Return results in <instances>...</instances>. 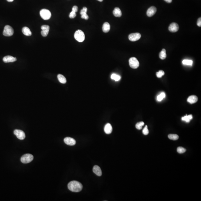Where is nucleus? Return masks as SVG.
<instances>
[{
    "mask_svg": "<svg viewBox=\"0 0 201 201\" xmlns=\"http://www.w3.org/2000/svg\"><path fill=\"white\" fill-rule=\"evenodd\" d=\"M193 116L192 115H186L184 117H182L181 120L183 121H185L187 122H189L190 121L193 119Z\"/></svg>",
    "mask_w": 201,
    "mask_h": 201,
    "instance_id": "nucleus-22",
    "label": "nucleus"
},
{
    "mask_svg": "<svg viewBox=\"0 0 201 201\" xmlns=\"http://www.w3.org/2000/svg\"><path fill=\"white\" fill-rule=\"evenodd\" d=\"M144 125V122H138L136 125V127L137 129L141 130Z\"/></svg>",
    "mask_w": 201,
    "mask_h": 201,
    "instance_id": "nucleus-28",
    "label": "nucleus"
},
{
    "mask_svg": "<svg viewBox=\"0 0 201 201\" xmlns=\"http://www.w3.org/2000/svg\"><path fill=\"white\" fill-rule=\"evenodd\" d=\"M57 78L61 83L64 84L66 83V79L64 76L61 74H59L57 75Z\"/></svg>",
    "mask_w": 201,
    "mask_h": 201,
    "instance_id": "nucleus-21",
    "label": "nucleus"
},
{
    "mask_svg": "<svg viewBox=\"0 0 201 201\" xmlns=\"http://www.w3.org/2000/svg\"><path fill=\"white\" fill-rule=\"evenodd\" d=\"M141 37V35L140 33H132L129 35V39L130 41H135L139 39Z\"/></svg>",
    "mask_w": 201,
    "mask_h": 201,
    "instance_id": "nucleus-8",
    "label": "nucleus"
},
{
    "mask_svg": "<svg viewBox=\"0 0 201 201\" xmlns=\"http://www.w3.org/2000/svg\"><path fill=\"white\" fill-rule=\"evenodd\" d=\"M64 141L66 144L69 146H73L75 145L76 143V140L70 137H66L64 139Z\"/></svg>",
    "mask_w": 201,
    "mask_h": 201,
    "instance_id": "nucleus-11",
    "label": "nucleus"
},
{
    "mask_svg": "<svg viewBox=\"0 0 201 201\" xmlns=\"http://www.w3.org/2000/svg\"><path fill=\"white\" fill-rule=\"evenodd\" d=\"M168 137L170 139L173 140H177L179 138L178 136L176 134H169Z\"/></svg>",
    "mask_w": 201,
    "mask_h": 201,
    "instance_id": "nucleus-26",
    "label": "nucleus"
},
{
    "mask_svg": "<svg viewBox=\"0 0 201 201\" xmlns=\"http://www.w3.org/2000/svg\"><path fill=\"white\" fill-rule=\"evenodd\" d=\"M113 13L115 17H120L122 16V11L118 8L116 7L115 8L113 11Z\"/></svg>",
    "mask_w": 201,
    "mask_h": 201,
    "instance_id": "nucleus-18",
    "label": "nucleus"
},
{
    "mask_svg": "<svg viewBox=\"0 0 201 201\" xmlns=\"http://www.w3.org/2000/svg\"><path fill=\"white\" fill-rule=\"evenodd\" d=\"M164 71H162V70H160L158 72H156V76L158 78H161L164 75Z\"/></svg>",
    "mask_w": 201,
    "mask_h": 201,
    "instance_id": "nucleus-30",
    "label": "nucleus"
},
{
    "mask_svg": "<svg viewBox=\"0 0 201 201\" xmlns=\"http://www.w3.org/2000/svg\"><path fill=\"white\" fill-rule=\"evenodd\" d=\"M129 65L133 69H137L139 66V63L136 58L133 57L130 58L129 60Z\"/></svg>",
    "mask_w": 201,
    "mask_h": 201,
    "instance_id": "nucleus-6",
    "label": "nucleus"
},
{
    "mask_svg": "<svg viewBox=\"0 0 201 201\" xmlns=\"http://www.w3.org/2000/svg\"><path fill=\"white\" fill-rule=\"evenodd\" d=\"M198 98L196 96L193 95L189 96L187 99L188 102L191 104H194L196 102L198 101Z\"/></svg>",
    "mask_w": 201,
    "mask_h": 201,
    "instance_id": "nucleus-17",
    "label": "nucleus"
},
{
    "mask_svg": "<svg viewBox=\"0 0 201 201\" xmlns=\"http://www.w3.org/2000/svg\"><path fill=\"white\" fill-rule=\"evenodd\" d=\"M149 131L148 129L147 128V126H146L145 128L143 129V134H144V135H146L149 134Z\"/></svg>",
    "mask_w": 201,
    "mask_h": 201,
    "instance_id": "nucleus-31",
    "label": "nucleus"
},
{
    "mask_svg": "<svg viewBox=\"0 0 201 201\" xmlns=\"http://www.w3.org/2000/svg\"><path fill=\"white\" fill-rule=\"evenodd\" d=\"M76 13L75 12H73V11H71V13H70V14L69 15V17L70 18H71V19H73V18H74L75 17H76Z\"/></svg>",
    "mask_w": 201,
    "mask_h": 201,
    "instance_id": "nucleus-32",
    "label": "nucleus"
},
{
    "mask_svg": "<svg viewBox=\"0 0 201 201\" xmlns=\"http://www.w3.org/2000/svg\"><path fill=\"white\" fill-rule=\"evenodd\" d=\"M14 33V30L12 27L9 25H6L3 31V35L6 37H10Z\"/></svg>",
    "mask_w": 201,
    "mask_h": 201,
    "instance_id": "nucleus-4",
    "label": "nucleus"
},
{
    "mask_svg": "<svg viewBox=\"0 0 201 201\" xmlns=\"http://www.w3.org/2000/svg\"><path fill=\"white\" fill-rule=\"evenodd\" d=\"M182 63L185 65L192 66L193 63V62L191 60L185 59L182 61Z\"/></svg>",
    "mask_w": 201,
    "mask_h": 201,
    "instance_id": "nucleus-25",
    "label": "nucleus"
},
{
    "mask_svg": "<svg viewBox=\"0 0 201 201\" xmlns=\"http://www.w3.org/2000/svg\"><path fill=\"white\" fill-rule=\"evenodd\" d=\"M68 188L71 191L74 192H79L82 190L83 185L79 182L73 181L69 182Z\"/></svg>",
    "mask_w": 201,
    "mask_h": 201,
    "instance_id": "nucleus-1",
    "label": "nucleus"
},
{
    "mask_svg": "<svg viewBox=\"0 0 201 201\" xmlns=\"http://www.w3.org/2000/svg\"><path fill=\"white\" fill-rule=\"evenodd\" d=\"M93 171L96 175L98 176H101L102 173L101 169L98 165H95L93 167Z\"/></svg>",
    "mask_w": 201,
    "mask_h": 201,
    "instance_id": "nucleus-15",
    "label": "nucleus"
},
{
    "mask_svg": "<svg viewBox=\"0 0 201 201\" xmlns=\"http://www.w3.org/2000/svg\"><path fill=\"white\" fill-rule=\"evenodd\" d=\"M40 15L42 19L45 20H49L51 16V12L46 9H43L41 10Z\"/></svg>",
    "mask_w": 201,
    "mask_h": 201,
    "instance_id": "nucleus-3",
    "label": "nucleus"
},
{
    "mask_svg": "<svg viewBox=\"0 0 201 201\" xmlns=\"http://www.w3.org/2000/svg\"><path fill=\"white\" fill-rule=\"evenodd\" d=\"M41 35L44 37L47 36L49 33L50 27L48 25H43L41 26Z\"/></svg>",
    "mask_w": 201,
    "mask_h": 201,
    "instance_id": "nucleus-9",
    "label": "nucleus"
},
{
    "mask_svg": "<svg viewBox=\"0 0 201 201\" xmlns=\"http://www.w3.org/2000/svg\"><path fill=\"white\" fill-rule=\"evenodd\" d=\"M157 9L155 6H151L149 8L147 11V15L149 17H151L155 14L156 12Z\"/></svg>",
    "mask_w": 201,
    "mask_h": 201,
    "instance_id": "nucleus-12",
    "label": "nucleus"
},
{
    "mask_svg": "<svg viewBox=\"0 0 201 201\" xmlns=\"http://www.w3.org/2000/svg\"><path fill=\"white\" fill-rule=\"evenodd\" d=\"M104 130L106 134H110L113 131V127L110 124L107 123L105 125Z\"/></svg>",
    "mask_w": 201,
    "mask_h": 201,
    "instance_id": "nucleus-16",
    "label": "nucleus"
},
{
    "mask_svg": "<svg viewBox=\"0 0 201 201\" xmlns=\"http://www.w3.org/2000/svg\"><path fill=\"white\" fill-rule=\"evenodd\" d=\"M164 0L168 3H171V2H172V0Z\"/></svg>",
    "mask_w": 201,
    "mask_h": 201,
    "instance_id": "nucleus-35",
    "label": "nucleus"
},
{
    "mask_svg": "<svg viewBox=\"0 0 201 201\" xmlns=\"http://www.w3.org/2000/svg\"><path fill=\"white\" fill-rule=\"evenodd\" d=\"M159 57L161 59L164 60L166 57V51L165 49H163L161 51L159 55Z\"/></svg>",
    "mask_w": 201,
    "mask_h": 201,
    "instance_id": "nucleus-23",
    "label": "nucleus"
},
{
    "mask_svg": "<svg viewBox=\"0 0 201 201\" xmlns=\"http://www.w3.org/2000/svg\"><path fill=\"white\" fill-rule=\"evenodd\" d=\"M14 134L19 139L22 140L25 138V133L23 131L20 130H15L14 131Z\"/></svg>",
    "mask_w": 201,
    "mask_h": 201,
    "instance_id": "nucleus-7",
    "label": "nucleus"
},
{
    "mask_svg": "<svg viewBox=\"0 0 201 201\" xmlns=\"http://www.w3.org/2000/svg\"><path fill=\"white\" fill-rule=\"evenodd\" d=\"M110 25L108 22H105L102 26V31L106 33L110 31Z\"/></svg>",
    "mask_w": 201,
    "mask_h": 201,
    "instance_id": "nucleus-20",
    "label": "nucleus"
},
{
    "mask_svg": "<svg viewBox=\"0 0 201 201\" xmlns=\"http://www.w3.org/2000/svg\"><path fill=\"white\" fill-rule=\"evenodd\" d=\"M98 0V1H99V2H102V1H103V0Z\"/></svg>",
    "mask_w": 201,
    "mask_h": 201,
    "instance_id": "nucleus-37",
    "label": "nucleus"
},
{
    "mask_svg": "<svg viewBox=\"0 0 201 201\" xmlns=\"http://www.w3.org/2000/svg\"><path fill=\"white\" fill-rule=\"evenodd\" d=\"M17 59L16 58L14 57L11 55H7L4 57L3 58V60L4 62L7 63L13 62L16 61Z\"/></svg>",
    "mask_w": 201,
    "mask_h": 201,
    "instance_id": "nucleus-13",
    "label": "nucleus"
},
{
    "mask_svg": "<svg viewBox=\"0 0 201 201\" xmlns=\"http://www.w3.org/2000/svg\"><path fill=\"white\" fill-rule=\"evenodd\" d=\"M111 78L112 79L115 80V81H118L121 79L120 76L115 73L112 74L111 75Z\"/></svg>",
    "mask_w": 201,
    "mask_h": 201,
    "instance_id": "nucleus-24",
    "label": "nucleus"
},
{
    "mask_svg": "<svg viewBox=\"0 0 201 201\" xmlns=\"http://www.w3.org/2000/svg\"><path fill=\"white\" fill-rule=\"evenodd\" d=\"M185 149L182 147H179L177 148V151L178 153L179 154H183L186 151Z\"/></svg>",
    "mask_w": 201,
    "mask_h": 201,
    "instance_id": "nucleus-29",
    "label": "nucleus"
},
{
    "mask_svg": "<svg viewBox=\"0 0 201 201\" xmlns=\"http://www.w3.org/2000/svg\"><path fill=\"white\" fill-rule=\"evenodd\" d=\"M72 11L75 12H77L78 11V6H73L72 9Z\"/></svg>",
    "mask_w": 201,
    "mask_h": 201,
    "instance_id": "nucleus-33",
    "label": "nucleus"
},
{
    "mask_svg": "<svg viewBox=\"0 0 201 201\" xmlns=\"http://www.w3.org/2000/svg\"><path fill=\"white\" fill-rule=\"evenodd\" d=\"M22 32L24 35L27 36H30L32 35L30 30L27 27H24L22 29Z\"/></svg>",
    "mask_w": 201,
    "mask_h": 201,
    "instance_id": "nucleus-19",
    "label": "nucleus"
},
{
    "mask_svg": "<svg viewBox=\"0 0 201 201\" xmlns=\"http://www.w3.org/2000/svg\"><path fill=\"white\" fill-rule=\"evenodd\" d=\"M197 25L198 27H201V18H198L197 22Z\"/></svg>",
    "mask_w": 201,
    "mask_h": 201,
    "instance_id": "nucleus-34",
    "label": "nucleus"
},
{
    "mask_svg": "<svg viewBox=\"0 0 201 201\" xmlns=\"http://www.w3.org/2000/svg\"><path fill=\"white\" fill-rule=\"evenodd\" d=\"M87 8L85 7H83L81 10L80 14L81 15V17L82 18L86 20H88V19L89 16L87 14Z\"/></svg>",
    "mask_w": 201,
    "mask_h": 201,
    "instance_id": "nucleus-14",
    "label": "nucleus"
},
{
    "mask_svg": "<svg viewBox=\"0 0 201 201\" xmlns=\"http://www.w3.org/2000/svg\"><path fill=\"white\" fill-rule=\"evenodd\" d=\"M168 29L171 32H175L178 30L179 27L177 24L173 22L170 25Z\"/></svg>",
    "mask_w": 201,
    "mask_h": 201,
    "instance_id": "nucleus-10",
    "label": "nucleus"
},
{
    "mask_svg": "<svg viewBox=\"0 0 201 201\" xmlns=\"http://www.w3.org/2000/svg\"><path fill=\"white\" fill-rule=\"evenodd\" d=\"M74 37L75 39L78 42H82L85 40V34L82 31L80 30H78L75 33Z\"/></svg>",
    "mask_w": 201,
    "mask_h": 201,
    "instance_id": "nucleus-2",
    "label": "nucleus"
},
{
    "mask_svg": "<svg viewBox=\"0 0 201 201\" xmlns=\"http://www.w3.org/2000/svg\"><path fill=\"white\" fill-rule=\"evenodd\" d=\"M34 157L30 154H26L22 156L21 158V161L24 164H27L33 160Z\"/></svg>",
    "mask_w": 201,
    "mask_h": 201,
    "instance_id": "nucleus-5",
    "label": "nucleus"
},
{
    "mask_svg": "<svg viewBox=\"0 0 201 201\" xmlns=\"http://www.w3.org/2000/svg\"><path fill=\"white\" fill-rule=\"evenodd\" d=\"M8 2H12L14 0H7Z\"/></svg>",
    "mask_w": 201,
    "mask_h": 201,
    "instance_id": "nucleus-36",
    "label": "nucleus"
},
{
    "mask_svg": "<svg viewBox=\"0 0 201 201\" xmlns=\"http://www.w3.org/2000/svg\"><path fill=\"white\" fill-rule=\"evenodd\" d=\"M165 97V94L164 92H162L158 96L157 99L158 101H161Z\"/></svg>",
    "mask_w": 201,
    "mask_h": 201,
    "instance_id": "nucleus-27",
    "label": "nucleus"
}]
</instances>
